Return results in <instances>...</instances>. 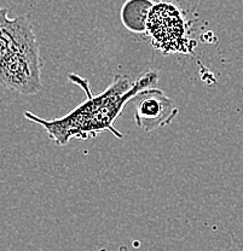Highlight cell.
I'll use <instances>...</instances> for the list:
<instances>
[{
	"label": "cell",
	"mask_w": 243,
	"mask_h": 251,
	"mask_svg": "<svg viewBox=\"0 0 243 251\" xmlns=\"http://www.w3.org/2000/svg\"><path fill=\"white\" fill-rule=\"evenodd\" d=\"M43 61L29 21L23 16L10 18L0 6V85L21 96L41 90Z\"/></svg>",
	"instance_id": "7a4b0ae2"
},
{
	"label": "cell",
	"mask_w": 243,
	"mask_h": 251,
	"mask_svg": "<svg viewBox=\"0 0 243 251\" xmlns=\"http://www.w3.org/2000/svg\"><path fill=\"white\" fill-rule=\"evenodd\" d=\"M132 101L135 104V124L144 132H153L171 125L179 112L173 100L159 87L142 91Z\"/></svg>",
	"instance_id": "277c9868"
},
{
	"label": "cell",
	"mask_w": 243,
	"mask_h": 251,
	"mask_svg": "<svg viewBox=\"0 0 243 251\" xmlns=\"http://www.w3.org/2000/svg\"><path fill=\"white\" fill-rule=\"evenodd\" d=\"M153 5L151 0H126L121 7V22L132 33H146V22Z\"/></svg>",
	"instance_id": "5b68a950"
},
{
	"label": "cell",
	"mask_w": 243,
	"mask_h": 251,
	"mask_svg": "<svg viewBox=\"0 0 243 251\" xmlns=\"http://www.w3.org/2000/svg\"><path fill=\"white\" fill-rule=\"evenodd\" d=\"M70 80L79 83L86 92L83 103L69 114L54 120H44L33 112L26 111L25 116L34 124L40 125L48 137L56 145L65 146L72 139L87 140L96 138L104 130L111 132L117 139H122L121 133L114 128V124L125 105L142 91L158 87V73L149 70L135 81L127 75H115L113 82L104 92L92 94L88 82L78 75H70Z\"/></svg>",
	"instance_id": "6da1fadb"
},
{
	"label": "cell",
	"mask_w": 243,
	"mask_h": 251,
	"mask_svg": "<svg viewBox=\"0 0 243 251\" xmlns=\"http://www.w3.org/2000/svg\"><path fill=\"white\" fill-rule=\"evenodd\" d=\"M146 34L151 45L164 54L194 52L195 43L190 39L189 22L173 2L160 1L151 6Z\"/></svg>",
	"instance_id": "3957f363"
}]
</instances>
